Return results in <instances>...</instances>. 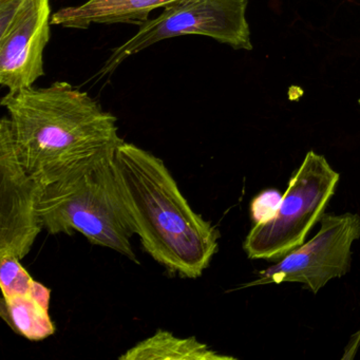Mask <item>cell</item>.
I'll return each instance as SVG.
<instances>
[{"label": "cell", "instance_id": "6da1fadb", "mask_svg": "<svg viewBox=\"0 0 360 360\" xmlns=\"http://www.w3.org/2000/svg\"><path fill=\"white\" fill-rule=\"evenodd\" d=\"M1 105L18 157L41 185L124 142L117 117L67 82L9 92Z\"/></svg>", "mask_w": 360, "mask_h": 360}, {"label": "cell", "instance_id": "7a4b0ae2", "mask_svg": "<svg viewBox=\"0 0 360 360\" xmlns=\"http://www.w3.org/2000/svg\"><path fill=\"white\" fill-rule=\"evenodd\" d=\"M120 191L145 252L168 273L201 277L218 252V229L189 205L160 158L123 142L115 155Z\"/></svg>", "mask_w": 360, "mask_h": 360}, {"label": "cell", "instance_id": "3957f363", "mask_svg": "<svg viewBox=\"0 0 360 360\" xmlns=\"http://www.w3.org/2000/svg\"><path fill=\"white\" fill-rule=\"evenodd\" d=\"M115 150L84 162L41 185L37 214L50 235L77 231L90 243L139 263L130 242L134 229L117 183Z\"/></svg>", "mask_w": 360, "mask_h": 360}, {"label": "cell", "instance_id": "277c9868", "mask_svg": "<svg viewBox=\"0 0 360 360\" xmlns=\"http://www.w3.org/2000/svg\"><path fill=\"white\" fill-rule=\"evenodd\" d=\"M340 174L323 155L311 150L288 181L275 216L256 223L244 240L252 260L279 261L304 243L307 233L321 220L334 195Z\"/></svg>", "mask_w": 360, "mask_h": 360}, {"label": "cell", "instance_id": "5b68a950", "mask_svg": "<svg viewBox=\"0 0 360 360\" xmlns=\"http://www.w3.org/2000/svg\"><path fill=\"white\" fill-rule=\"evenodd\" d=\"M248 0H178L158 18L140 25L138 32L112 50L101 68L100 79L112 75L130 56L150 46L183 35H201L237 50H252L246 20Z\"/></svg>", "mask_w": 360, "mask_h": 360}, {"label": "cell", "instance_id": "8992f818", "mask_svg": "<svg viewBox=\"0 0 360 360\" xmlns=\"http://www.w3.org/2000/svg\"><path fill=\"white\" fill-rule=\"evenodd\" d=\"M359 238V214H323L317 235L273 266L259 271L258 279L244 288L292 282L317 294L330 280L342 277L349 271L352 246Z\"/></svg>", "mask_w": 360, "mask_h": 360}, {"label": "cell", "instance_id": "52a82bcc", "mask_svg": "<svg viewBox=\"0 0 360 360\" xmlns=\"http://www.w3.org/2000/svg\"><path fill=\"white\" fill-rule=\"evenodd\" d=\"M41 183L18 157L9 117L0 121V256L24 259L43 231L39 214Z\"/></svg>", "mask_w": 360, "mask_h": 360}, {"label": "cell", "instance_id": "ba28073f", "mask_svg": "<svg viewBox=\"0 0 360 360\" xmlns=\"http://www.w3.org/2000/svg\"><path fill=\"white\" fill-rule=\"evenodd\" d=\"M52 15L50 0H28L7 32L0 35V84L9 92L33 87L45 75L44 51Z\"/></svg>", "mask_w": 360, "mask_h": 360}, {"label": "cell", "instance_id": "9c48e42d", "mask_svg": "<svg viewBox=\"0 0 360 360\" xmlns=\"http://www.w3.org/2000/svg\"><path fill=\"white\" fill-rule=\"evenodd\" d=\"M178 0H87L75 7L63 8L52 15V26L89 28L94 24H131L140 26L153 10Z\"/></svg>", "mask_w": 360, "mask_h": 360}, {"label": "cell", "instance_id": "30bf717a", "mask_svg": "<svg viewBox=\"0 0 360 360\" xmlns=\"http://www.w3.org/2000/svg\"><path fill=\"white\" fill-rule=\"evenodd\" d=\"M121 360H231L200 342L195 337L180 338L168 330H158L120 356Z\"/></svg>", "mask_w": 360, "mask_h": 360}, {"label": "cell", "instance_id": "8fae6325", "mask_svg": "<svg viewBox=\"0 0 360 360\" xmlns=\"http://www.w3.org/2000/svg\"><path fill=\"white\" fill-rule=\"evenodd\" d=\"M0 315L14 332L29 340L39 341L56 333V326L49 315V309L32 295L4 298Z\"/></svg>", "mask_w": 360, "mask_h": 360}, {"label": "cell", "instance_id": "7c38bea8", "mask_svg": "<svg viewBox=\"0 0 360 360\" xmlns=\"http://www.w3.org/2000/svg\"><path fill=\"white\" fill-rule=\"evenodd\" d=\"M34 283L20 259L11 255L0 256V286L4 298L30 294Z\"/></svg>", "mask_w": 360, "mask_h": 360}, {"label": "cell", "instance_id": "4fadbf2b", "mask_svg": "<svg viewBox=\"0 0 360 360\" xmlns=\"http://www.w3.org/2000/svg\"><path fill=\"white\" fill-rule=\"evenodd\" d=\"M282 195L276 189H267L259 193L250 203V214L255 223L264 222L275 216Z\"/></svg>", "mask_w": 360, "mask_h": 360}, {"label": "cell", "instance_id": "5bb4252c", "mask_svg": "<svg viewBox=\"0 0 360 360\" xmlns=\"http://www.w3.org/2000/svg\"><path fill=\"white\" fill-rule=\"evenodd\" d=\"M28 0H0V35L5 34Z\"/></svg>", "mask_w": 360, "mask_h": 360}]
</instances>
